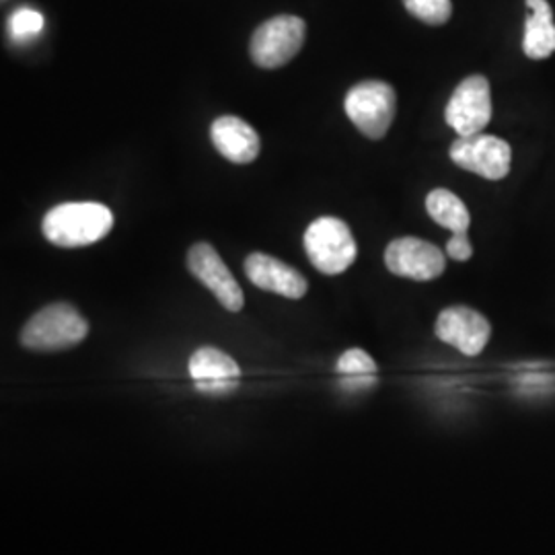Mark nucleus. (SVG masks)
<instances>
[{
	"label": "nucleus",
	"instance_id": "obj_14",
	"mask_svg": "<svg viewBox=\"0 0 555 555\" xmlns=\"http://www.w3.org/2000/svg\"><path fill=\"white\" fill-rule=\"evenodd\" d=\"M531 15L525 21L522 50L527 59L545 60L555 52V23L547 0H525Z\"/></svg>",
	"mask_w": 555,
	"mask_h": 555
},
{
	"label": "nucleus",
	"instance_id": "obj_16",
	"mask_svg": "<svg viewBox=\"0 0 555 555\" xmlns=\"http://www.w3.org/2000/svg\"><path fill=\"white\" fill-rule=\"evenodd\" d=\"M336 373L339 377V385L346 391H366L377 385V362L360 348L346 350L339 357Z\"/></svg>",
	"mask_w": 555,
	"mask_h": 555
},
{
	"label": "nucleus",
	"instance_id": "obj_3",
	"mask_svg": "<svg viewBox=\"0 0 555 555\" xmlns=\"http://www.w3.org/2000/svg\"><path fill=\"white\" fill-rule=\"evenodd\" d=\"M302 245L313 268L325 276L344 274L358 258L357 238L350 227L336 217H321L305 231Z\"/></svg>",
	"mask_w": 555,
	"mask_h": 555
},
{
	"label": "nucleus",
	"instance_id": "obj_6",
	"mask_svg": "<svg viewBox=\"0 0 555 555\" xmlns=\"http://www.w3.org/2000/svg\"><path fill=\"white\" fill-rule=\"evenodd\" d=\"M444 119L459 137L479 134L492 119L490 80L483 75L461 80L447 103Z\"/></svg>",
	"mask_w": 555,
	"mask_h": 555
},
{
	"label": "nucleus",
	"instance_id": "obj_15",
	"mask_svg": "<svg viewBox=\"0 0 555 555\" xmlns=\"http://www.w3.org/2000/svg\"><path fill=\"white\" fill-rule=\"evenodd\" d=\"M426 210L430 219L440 227L449 229L453 237H467V231L472 227V215L463 199L453 194L451 190L437 188L426 196Z\"/></svg>",
	"mask_w": 555,
	"mask_h": 555
},
{
	"label": "nucleus",
	"instance_id": "obj_10",
	"mask_svg": "<svg viewBox=\"0 0 555 555\" xmlns=\"http://www.w3.org/2000/svg\"><path fill=\"white\" fill-rule=\"evenodd\" d=\"M435 334L440 341L456 348L465 357H477L483 352L492 336V325L479 311L455 305L447 307L435 323Z\"/></svg>",
	"mask_w": 555,
	"mask_h": 555
},
{
	"label": "nucleus",
	"instance_id": "obj_11",
	"mask_svg": "<svg viewBox=\"0 0 555 555\" xmlns=\"http://www.w3.org/2000/svg\"><path fill=\"white\" fill-rule=\"evenodd\" d=\"M188 371L196 389L204 396H229L237 389L241 380L237 362L212 346L198 348L188 362Z\"/></svg>",
	"mask_w": 555,
	"mask_h": 555
},
{
	"label": "nucleus",
	"instance_id": "obj_19",
	"mask_svg": "<svg viewBox=\"0 0 555 555\" xmlns=\"http://www.w3.org/2000/svg\"><path fill=\"white\" fill-rule=\"evenodd\" d=\"M447 256L455 261H469L474 256V245L469 237H451L447 243Z\"/></svg>",
	"mask_w": 555,
	"mask_h": 555
},
{
	"label": "nucleus",
	"instance_id": "obj_8",
	"mask_svg": "<svg viewBox=\"0 0 555 555\" xmlns=\"http://www.w3.org/2000/svg\"><path fill=\"white\" fill-rule=\"evenodd\" d=\"M185 263L190 274L204 284L227 311L238 313L245 307V295L237 280L210 243H196L188 251Z\"/></svg>",
	"mask_w": 555,
	"mask_h": 555
},
{
	"label": "nucleus",
	"instance_id": "obj_13",
	"mask_svg": "<svg viewBox=\"0 0 555 555\" xmlns=\"http://www.w3.org/2000/svg\"><path fill=\"white\" fill-rule=\"evenodd\" d=\"M210 139L220 155L231 163L247 165L258 159L261 149L259 134L245 119L237 116H220L212 121Z\"/></svg>",
	"mask_w": 555,
	"mask_h": 555
},
{
	"label": "nucleus",
	"instance_id": "obj_9",
	"mask_svg": "<svg viewBox=\"0 0 555 555\" xmlns=\"http://www.w3.org/2000/svg\"><path fill=\"white\" fill-rule=\"evenodd\" d=\"M385 266L396 276L430 282L442 276L447 268V256L437 245L424 238L399 237L387 245Z\"/></svg>",
	"mask_w": 555,
	"mask_h": 555
},
{
	"label": "nucleus",
	"instance_id": "obj_18",
	"mask_svg": "<svg viewBox=\"0 0 555 555\" xmlns=\"http://www.w3.org/2000/svg\"><path fill=\"white\" fill-rule=\"evenodd\" d=\"M41 29H43V15L29 7H21L9 20V31L13 40H31L40 34Z\"/></svg>",
	"mask_w": 555,
	"mask_h": 555
},
{
	"label": "nucleus",
	"instance_id": "obj_2",
	"mask_svg": "<svg viewBox=\"0 0 555 555\" xmlns=\"http://www.w3.org/2000/svg\"><path fill=\"white\" fill-rule=\"evenodd\" d=\"M89 336V321L68 302H52L40 309L21 330L23 348L34 352H62L79 346Z\"/></svg>",
	"mask_w": 555,
	"mask_h": 555
},
{
	"label": "nucleus",
	"instance_id": "obj_12",
	"mask_svg": "<svg viewBox=\"0 0 555 555\" xmlns=\"http://www.w3.org/2000/svg\"><path fill=\"white\" fill-rule=\"evenodd\" d=\"M245 274L259 291L298 300L309 291V282L293 266L268 254H251L245 259Z\"/></svg>",
	"mask_w": 555,
	"mask_h": 555
},
{
	"label": "nucleus",
	"instance_id": "obj_1",
	"mask_svg": "<svg viewBox=\"0 0 555 555\" xmlns=\"http://www.w3.org/2000/svg\"><path fill=\"white\" fill-rule=\"evenodd\" d=\"M114 229V212L100 202L59 204L41 220V233L52 245L64 249L100 243Z\"/></svg>",
	"mask_w": 555,
	"mask_h": 555
},
{
	"label": "nucleus",
	"instance_id": "obj_17",
	"mask_svg": "<svg viewBox=\"0 0 555 555\" xmlns=\"http://www.w3.org/2000/svg\"><path fill=\"white\" fill-rule=\"evenodd\" d=\"M403 7L426 25H444L453 15L451 0H403Z\"/></svg>",
	"mask_w": 555,
	"mask_h": 555
},
{
	"label": "nucleus",
	"instance_id": "obj_5",
	"mask_svg": "<svg viewBox=\"0 0 555 555\" xmlns=\"http://www.w3.org/2000/svg\"><path fill=\"white\" fill-rule=\"evenodd\" d=\"M307 38V25L295 15H278L261 23L251 36L249 54L254 64L274 70L297 56Z\"/></svg>",
	"mask_w": 555,
	"mask_h": 555
},
{
	"label": "nucleus",
	"instance_id": "obj_7",
	"mask_svg": "<svg viewBox=\"0 0 555 555\" xmlns=\"http://www.w3.org/2000/svg\"><path fill=\"white\" fill-rule=\"evenodd\" d=\"M449 155L456 167L490 181L506 178L513 165L511 144L506 140L481 132L474 137H459L451 144Z\"/></svg>",
	"mask_w": 555,
	"mask_h": 555
},
{
	"label": "nucleus",
	"instance_id": "obj_4",
	"mask_svg": "<svg viewBox=\"0 0 555 555\" xmlns=\"http://www.w3.org/2000/svg\"><path fill=\"white\" fill-rule=\"evenodd\" d=\"M344 109L366 139L380 140L396 119V89L385 80H362L348 91Z\"/></svg>",
	"mask_w": 555,
	"mask_h": 555
}]
</instances>
